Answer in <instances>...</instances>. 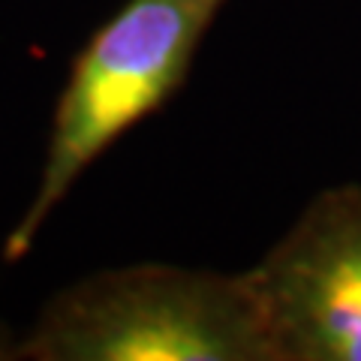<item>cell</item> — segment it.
I'll return each instance as SVG.
<instances>
[{"instance_id": "1", "label": "cell", "mask_w": 361, "mask_h": 361, "mask_svg": "<svg viewBox=\"0 0 361 361\" xmlns=\"http://www.w3.org/2000/svg\"><path fill=\"white\" fill-rule=\"evenodd\" d=\"M18 355L37 361H280L247 271L145 262L99 271L42 307Z\"/></svg>"}, {"instance_id": "2", "label": "cell", "mask_w": 361, "mask_h": 361, "mask_svg": "<svg viewBox=\"0 0 361 361\" xmlns=\"http://www.w3.org/2000/svg\"><path fill=\"white\" fill-rule=\"evenodd\" d=\"M229 0H127L73 58L30 205L9 229L4 259L30 253L54 208L121 135L154 115L193 66Z\"/></svg>"}, {"instance_id": "3", "label": "cell", "mask_w": 361, "mask_h": 361, "mask_svg": "<svg viewBox=\"0 0 361 361\" xmlns=\"http://www.w3.org/2000/svg\"><path fill=\"white\" fill-rule=\"evenodd\" d=\"M247 274L280 361H361V187L319 193Z\"/></svg>"}]
</instances>
